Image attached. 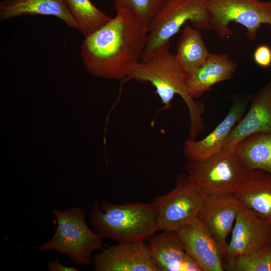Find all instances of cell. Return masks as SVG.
Instances as JSON below:
<instances>
[{
  "label": "cell",
  "instance_id": "obj_19",
  "mask_svg": "<svg viewBox=\"0 0 271 271\" xmlns=\"http://www.w3.org/2000/svg\"><path fill=\"white\" fill-rule=\"evenodd\" d=\"M234 151L247 172L258 169L271 174V132L246 137L237 144Z\"/></svg>",
  "mask_w": 271,
  "mask_h": 271
},
{
  "label": "cell",
  "instance_id": "obj_25",
  "mask_svg": "<svg viewBox=\"0 0 271 271\" xmlns=\"http://www.w3.org/2000/svg\"><path fill=\"white\" fill-rule=\"evenodd\" d=\"M47 266L50 271H78L76 267L65 265L57 259L49 261Z\"/></svg>",
  "mask_w": 271,
  "mask_h": 271
},
{
  "label": "cell",
  "instance_id": "obj_20",
  "mask_svg": "<svg viewBox=\"0 0 271 271\" xmlns=\"http://www.w3.org/2000/svg\"><path fill=\"white\" fill-rule=\"evenodd\" d=\"M210 54L200 30L190 26L185 27L181 31L175 55L185 73L200 67Z\"/></svg>",
  "mask_w": 271,
  "mask_h": 271
},
{
  "label": "cell",
  "instance_id": "obj_22",
  "mask_svg": "<svg viewBox=\"0 0 271 271\" xmlns=\"http://www.w3.org/2000/svg\"><path fill=\"white\" fill-rule=\"evenodd\" d=\"M224 268L228 271H271V243L252 253L235 256Z\"/></svg>",
  "mask_w": 271,
  "mask_h": 271
},
{
  "label": "cell",
  "instance_id": "obj_4",
  "mask_svg": "<svg viewBox=\"0 0 271 271\" xmlns=\"http://www.w3.org/2000/svg\"><path fill=\"white\" fill-rule=\"evenodd\" d=\"M207 0H167L148 26L147 44L140 61L168 50L170 39L190 22L199 30H210Z\"/></svg>",
  "mask_w": 271,
  "mask_h": 271
},
{
  "label": "cell",
  "instance_id": "obj_2",
  "mask_svg": "<svg viewBox=\"0 0 271 271\" xmlns=\"http://www.w3.org/2000/svg\"><path fill=\"white\" fill-rule=\"evenodd\" d=\"M130 80L151 83L165 109L170 107L175 95L181 96L189 112V138L195 139L205 130V125L202 117L205 106L189 94L186 83L185 72L175 54L170 53L169 49L140 61L124 81Z\"/></svg>",
  "mask_w": 271,
  "mask_h": 271
},
{
  "label": "cell",
  "instance_id": "obj_7",
  "mask_svg": "<svg viewBox=\"0 0 271 271\" xmlns=\"http://www.w3.org/2000/svg\"><path fill=\"white\" fill-rule=\"evenodd\" d=\"M207 9L211 30L221 38L233 34L231 23L245 27L248 39L254 41L262 24L271 26V1L259 0H207Z\"/></svg>",
  "mask_w": 271,
  "mask_h": 271
},
{
  "label": "cell",
  "instance_id": "obj_15",
  "mask_svg": "<svg viewBox=\"0 0 271 271\" xmlns=\"http://www.w3.org/2000/svg\"><path fill=\"white\" fill-rule=\"evenodd\" d=\"M248 112L235 125L223 148L234 151L246 137L257 132H271V76L267 82L252 95Z\"/></svg>",
  "mask_w": 271,
  "mask_h": 271
},
{
  "label": "cell",
  "instance_id": "obj_18",
  "mask_svg": "<svg viewBox=\"0 0 271 271\" xmlns=\"http://www.w3.org/2000/svg\"><path fill=\"white\" fill-rule=\"evenodd\" d=\"M26 15L52 16L68 27L78 30V25L65 0H2L0 2L2 21Z\"/></svg>",
  "mask_w": 271,
  "mask_h": 271
},
{
  "label": "cell",
  "instance_id": "obj_10",
  "mask_svg": "<svg viewBox=\"0 0 271 271\" xmlns=\"http://www.w3.org/2000/svg\"><path fill=\"white\" fill-rule=\"evenodd\" d=\"M92 262L96 271H159L144 241L119 242L103 248Z\"/></svg>",
  "mask_w": 271,
  "mask_h": 271
},
{
  "label": "cell",
  "instance_id": "obj_26",
  "mask_svg": "<svg viewBox=\"0 0 271 271\" xmlns=\"http://www.w3.org/2000/svg\"><path fill=\"white\" fill-rule=\"evenodd\" d=\"M269 242L271 243V234H270V238H269Z\"/></svg>",
  "mask_w": 271,
  "mask_h": 271
},
{
  "label": "cell",
  "instance_id": "obj_5",
  "mask_svg": "<svg viewBox=\"0 0 271 271\" xmlns=\"http://www.w3.org/2000/svg\"><path fill=\"white\" fill-rule=\"evenodd\" d=\"M54 214L57 227L53 237L39 246L42 252L54 250L65 254L74 263L89 265L92 254L103 248L101 237L87 225L85 212L78 207L61 211L56 209Z\"/></svg>",
  "mask_w": 271,
  "mask_h": 271
},
{
  "label": "cell",
  "instance_id": "obj_14",
  "mask_svg": "<svg viewBox=\"0 0 271 271\" xmlns=\"http://www.w3.org/2000/svg\"><path fill=\"white\" fill-rule=\"evenodd\" d=\"M147 241L151 258L159 271H202L185 250L176 231H162Z\"/></svg>",
  "mask_w": 271,
  "mask_h": 271
},
{
  "label": "cell",
  "instance_id": "obj_11",
  "mask_svg": "<svg viewBox=\"0 0 271 271\" xmlns=\"http://www.w3.org/2000/svg\"><path fill=\"white\" fill-rule=\"evenodd\" d=\"M252 96L250 93L232 96V104L227 114L210 133L199 141L189 138L185 142L183 150L187 160H201L223 149L226 140L241 118Z\"/></svg>",
  "mask_w": 271,
  "mask_h": 271
},
{
  "label": "cell",
  "instance_id": "obj_12",
  "mask_svg": "<svg viewBox=\"0 0 271 271\" xmlns=\"http://www.w3.org/2000/svg\"><path fill=\"white\" fill-rule=\"evenodd\" d=\"M239 207L232 196L206 195L197 215V219L206 227L224 257L228 245L226 238L232 230Z\"/></svg>",
  "mask_w": 271,
  "mask_h": 271
},
{
  "label": "cell",
  "instance_id": "obj_17",
  "mask_svg": "<svg viewBox=\"0 0 271 271\" xmlns=\"http://www.w3.org/2000/svg\"><path fill=\"white\" fill-rule=\"evenodd\" d=\"M237 67V64L227 54L210 53L200 67L185 73L189 94L195 99L202 96L215 84L232 79Z\"/></svg>",
  "mask_w": 271,
  "mask_h": 271
},
{
  "label": "cell",
  "instance_id": "obj_16",
  "mask_svg": "<svg viewBox=\"0 0 271 271\" xmlns=\"http://www.w3.org/2000/svg\"><path fill=\"white\" fill-rule=\"evenodd\" d=\"M232 196L240 206L271 224V174L258 169L248 171Z\"/></svg>",
  "mask_w": 271,
  "mask_h": 271
},
{
  "label": "cell",
  "instance_id": "obj_13",
  "mask_svg": "<svg viewBox=\"0 0 271 271\" xmlns=\"http://www.w3.org/2000/svg\"><path fill=\"white\" fill-rule=\"evenodd\" d=\"M177 232L186 252L202 271H224V255L205 225L197 218Z\"/></svg>",
  "mask_w": 271,
  "mask_h": 271
},
{
  "label": "cell",
  "instance_id": "obj_9",
  "mask_svg": "<svg viewBox=\"0 0 271 271\" xmlns=\"http://www.w3.org/2000/svg\"><path fill=\"white\" fill-rule=\"evenodd\" d=\"M231 233L223 266L235 256L252 253L269 243L271 224L240 205Z\"/></svg>",
  "mask_w": 271,
  "mask_h": 271
},
{
  "label": "cell",
  "instance_id": "obj_1",
  "mask_svg": "<svg viewBox=\"0 0 271 271\" xmlns=\"http://www.w3.org/2000/svg\"><path fill=\"white\" fill-rule=\"evenodd\" d=\"M84 37L80 56L87 70L101 78L124 81L140 62L145 49L147 24L126 8Z\"/></svg>",
  "mask_w": 271,
  "mask_h": 271
},
{
  "label": "cell",
  "instance_id": "obj_23",
  "mask_svg": "<svg viewBox=\"0 0 271 271\" xmlns=\"http://www.w3.org/2000/svg\"><path fill=\"white\" fill-rule=\"evenodd\" d=\"M115 11L126 8L133 12L148 25L167 0H112Z\"/></svg>",
  "mask_w": 271,
  "mask_h": 271
},
{
  "label": "cell",
  "instance_id": "obj_8",
  "mask_svg": "<svg viewBox=\"0 0 271 271\" xmlns=\"http://www.w3.org/2000/svg\"><path fill=\"white\" fill-rule=\"evenodd\" d=\"M205 196L186 173L179 174L175 187L153 202L158 230L177 231L196 219Z\"/></svg>",
  "mask_w": 271,
  "mask_h": 271
},
{
  "label": "cell",
  "instance_id": "obj_3",
  "mask_svg": "<svg viewBox=\"0 0 271 271\" xmlns=\"http://www.w3.org/2000/svg\"><path fill=\"white\" fill-rule=\"evenodd\" d=\"M90 220L102 238L118 242L148 240L158 231L157 211L153 203L116 204L107 200L95 202Z\"/></svg>",
  "mask_w": 271,
  "mask_h": 271
},
{
  "label": "cell",
  "instance_id": "obj_6",
  "mask_svg": "<svg viewBox=\"0 0 271 271\" xmlns=\"http://www.w3.org/2000/svg\"><path fill=\"white\" fill-rule=\"evenodd\" d=\"M184 170L205 196H232L247 172L235 152L224 149L201 160H187Z\"/></svg>",
  "mask_w": 271,
  "mask_h": 271
},
{
  "label": "cell",
  "instance_id": "obj_21",
  "mask_svg": "<svg viewBox=\"0 0 271 271\" xmlns=\"http://www.w3.org/2000/svg\"><path fill=\"white\" fill-rule=\"evenodd\" d=\"M84 37L97 30L111 18L97 8L90 0H65Z\"/></svg>",
  "mask_w": 271,
  "mask_h": 271
},
{
  "label": "cell",
  "instance_id": "obj_24",
  "mask_svg": "<svg viewBox=\"0 0 271 271\" xmlns=\"http://www.w3.org/2000/svg\"><path fill=\"white\" fill-rule=\"evenodd\" d=\"M253 58L259 67L268 68L271 66V48L266 45H259L255 49Z\"/></svg>",
  "mask_w": 271,
  "mask_h": 271
}]
</instances>
